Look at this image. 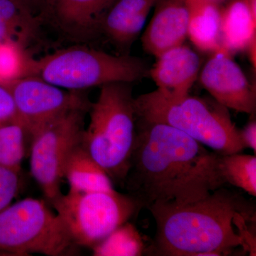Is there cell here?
I'll list each match as a JSON object with an SVG mask.
<instances>
[{
	"label": "cell",
	"mask_w": 256,
	"mask_h": 256,
	"mask_svg": "<svg viewBox=\"0 0 256 256\" xmlns=\"http://www.w3.org/2000/svg\"><path fill=\"white\" fill-rule=\"evenodd\" d=\"M256 30V16L246 0H232L222 9V48L230 54L247 50Z\"/></svg>",
	"instance_id": "cell-16"
},
{
	"label": "cell",
	"mask_w": 256,
	"mask_h": 256,
	"mask_svg": "<svg viewBox=\"0 0 256 256\" xmlns=\"http://www.w3.org/2000/svg\"><path fill=\"white\" fill-rule=\"evenodd\" d=\"M26 138L28 134L22 124L0 127V165L21 170Z\"/></svg>",
	"instance_id": "cell-22"
},
{
	"label": "cell",
	"mask_w": 256,
	"mask_h": 256,
	"mask_svg": "<svg viewBox=\"0 0 256 256\" xmlns=\"http://www.w3.org/2000/svg\"><path fill=\"white\" fill-rule=\"evenodd\" d=\"M226 185L220 154L176 128L137 120L124 186L140 208L192 203Z\"/></svg>",
	"instance_id": "cell-1"
},
{
	"label": "cell",
	"mask_w": 256,
	"mask_h": 256,
	"mask_svg": "<svg viewBox=\"0 0 256 256\" xmlns=\"http://www.w3.org/2000/svg\"><path fill=\"white\" fill-rule=\"evenodd\" d=\"M90 106L66 112L31 138L32 174L50 203L62 194L66 164L82 142L86 116Z\"/></svg>",
	"instance_id": "cell-8"
},
{
	"label": "cell",
	"mask_w": 256,
	"mask_h": 256,
	"mask_svg": "<svg viewBox=\"0 0 256 256\" xmlns=\"http://www.w3.org/2000/svg\"><path fill=\"white\" fill-rule=\"evenodd\" d=\"M186 0H158L156 10L142 38L144 50L156 58L181 46L188 37Z\"/></svg>",
	"instance_id": "cell-12"
},
{
	"label": "cell",
	"mask_w": 256,
	"mask_h": 256,
	"mask_svg": "<svg viewBox=\"0 0 256 256\" xmlns=\"http://www.w3.org/2000/svg\"><path fill=\"white\" fill-rule=\"evenodd\" d=\"M88 112L90 122L84 132L82 146L112 182L124 186L137 136L132 84L102 86Z\"/></svg>",
	"instance_id": "cell-3"
},
{
	"label": "cell",
	"mask_w": 256,
	"mask_h": 256,
	"mask_svg": "<svg viewBox=\"0 0 256 256\" xmlns=\"http://www.w3.org/2000/svg\"><path fill=\"white\" fill-rule=\"evenodd\" d=\"M212 1L216 2H217L220 1V0H212Z\"/></svg>",
	"instance_id": "cell-29"
},
{
	"label": "cell",
	"mask_w": 256,
	"mask_h": 256,
	"mask_svg": "<svg viewBox=\"0 0 256 256\" xmlns=\"http://www.w3.org/2000/svg\"><path fill=\"white\" fill-rule=\"evenodd\" d=\"M92 250L96 256H142L144 240L136 227L128 222L92 248Z\"/></svg>",
	"instance_id": "cell-19"
},
{
	"label": "cell",
	"mask_w": 256,
	"mask_h": 256,
	"mask_svg": "<svg viewBox=\"0 0 256 256\" xmlns=\"http://www.w3.org/2000/svg\"><path fill=\"white\" fill-rule=\"evenodd\" d=\"M72 240L78 246L94 248L141 210L129 194L112 192L69 190L52 202Z\"/></svg>",
	"instance_id": "cell-7"
},
{
	"label": "cell",
	"mask_w": 256,
	"mask_h": 256,
	"mask_svg": "<svg viewBox=\"0 0 256 256\" xmlns=\"http://www.w3.org/2000/svg\"><path fill=\"white\" fill-rule=\"evenodd\" d=\"M222 169L227 184L256 196V156L242 153L222 156Z\"/></svg>",
	"instance_id": "cell-20"
},
{
	"label": "cell",
	"mask_w": 256,
	"mask_h": 256,
	"mask_svg": "<svg viewBox=\"0 0 256 256\" xmlns=\"http://www.w3.org/2000/svg\"><path fill=\"white\" fill-rule=\"evenodd\" d=\"M188 37L198 50L214 53L222 48V9L212 0H186Z\"/></svg>",
	"instance_id": "cell-15"
},
{
	"label": "cell",
	"mask_w": 256,
	"mask_h": 256,
	"mask_svg": "<svg viewBox=\"0 0 256 256\" xmlns=\"http://www.w3.org/2000/svg\"><path fill=\"white\" fill-rule=\"evenodd\" d=\"M42 24L23 0H0V43L12 40L26 47L38 36Z\"/></svg>",
	"instance_id": "cell-18"
},
{
	"label": "cell",
	"mask_w": 256,
	"mask_h": 256,
	"mask_svg": "<svg viewBox=\"0 0 256 256\" xmlns=\"http://www.w3.org/2000/svg\"><path fill=\"white\" fill-rule=\"evenodd\" d=\"M134 107L137 120L176 128L220 156L245 150L228 109L214 99L173 97L156 90L134 98Z\"/></svg>",
	"instance_id": "cell-4"
},
{
	"label": "cell",
	"mask_w": 256,
	"mask_h": 256,
	"mask_svg": "<svg viewBox=\"0 0 256 256\" xmlns=\"http://www.w3.org/2000/svg\"><path fill=\"white\" fill-rule=\"evenodd\" d=\"M248 4L250 6L252 14L256 16V0H246Z\"/></svg>",
	"instance_id": "cell-28"
},
{
	"label": "cell",
	"mask_w": 256,
	"mask_h": 256,
	"mask_svg": "<svg viewBox=\"0 0 256 256\" xmlns=\"http://www.w3.org/2000/svg\"><path fill=\"white\" fill-rule=\"evenodd\" d=\"M116 0H46L40 15L66 38L77 43L100 35L102 18Z\"/></svg>",
	"instance_id": "cell-11"
},
{
	"label": "cell",
	"mask_w": 256,
	"mask_h": 256,
	"mask_svg": "<svg viewBox=\"0 0 256 256\" xmlns=\"http://www.w3.org/2000/svg\"><path fill=\"white\" fill-rule=\"evenodd\" d=\"M77 246L57 214L42 200L28 198L0 213V254L70 255Z\"/></svg>",
	"instance_id": "cell-6"
},
{
	"label": "cell",
	"mask_w": 256,
	"mask_h": 256,
	"mask_svg": "<svg viewBox=\"0 0 256 256\" xmlns=\"http://www.w3.org/2000/svg\"><path fill=\"white\" fill-rule=\"evenodd\" d=\"M200 56L184 44L166 50L156 58L149 76L165 95L180 97L190 94L201 69Z\"/></svg>",
	"instance_id": "cell-13"
},
{
	"label": "cell",
	"mask_w": 256,
	"mask_h": 256,
	"mask_svg": "<svg viewBox=\"0 0 256 256\" xmlns=\"http://www.w3.org/2000/svg\"><path fill=\"white\" fill-rule=\"evenodd\" d=\"M32 60L21 44L12 40L0 43V84L6 86L30 76Z\"/></svg>",
	"instance_id": "cell-21"
},
{
	"label": "cell",
	"mask_w": 256,
	"mask_h": 256,
	"mask_svg": "<svg viewBox=\"0 0 256 256\" xmlns=\"http://www.w3.org/2000/svg\"><path fill=\"white\" fill-rule=\"evenodd\" d=\"M240 139H242L244 148H249L256 152V120H252L240 130Z\"/></svg>",
	"instance_id": "cell-25"
},
{
	"label": "cell",
	"mask_w": 256,
	"mask_h": 256,
	"mask_svg": "<svg viewBox=\"0 0 256 256\" xmlns=\"http://www.w3.org/2000/svg\"><path fill=\"white\" fill-rule=\"evenodd\" d=\"M64 178L70 190L80 192L114 191L110 176L90 156L82 144L72 152L66 164Z\"/></svg>",
	"instance_id": "cell-17"
},
{
	"label": "cell",
	"mask_w": 256,
	"mask_h": 256,
	"mask_svg": "<svg viewBox=\"0 0 256 256\" xmlns=\"http://www.w3.org/2000/svg\"><path fill=\"white\" fill-rule=\"evenodd\" d=\"M26 4L30 6L34 12L40 18L44 5L46 0H23Z\"/></svg>",
	"instance_id": "cell-26"
},
{
	"label": "cell",
	"mask_w": 256,
	"mask_h": 256,
	"mask_svg": "<svg viewBox=\"0 0 256 256\" xmlns=\"http://www.w3.org/2000/svg\"><path fill=\"white\" fill-rule=\"evenodd\" d=\"M20 170L0 165V213L11 205L18 192Z\"/></svg>",
	"instance_id": "cell-23"
},
{
	"label": "cell",
	"mask_w": 256,
	"mask_h": 256,
	"mask_svg": "<svg viewBox=\"0 0 256 256\" xmlns=\"http://www.w3.org/2000/svg\"><path fill=\"white\" fill-rule=\"evenodd\" d=\"M256 40H254V41L250 44L248 47L247 50L248 53L249 58H250V62H252V66L254 67V69H256Z\"/></svg>",
	"instance_id": "cell-27"
},
{
	"label": "cell",
	"mask_w": 256,
	"mask_h": 256,
	"mask_svg": "<svg viewBox=\"0 0 256 256\" xmlns=\"http://www.w3.org/2000/svg\"><path fill=\"white\" fill-rule=\"evenodd\" d=\"M148 210L156 223L153 255L225 256L239 246L250 252L255 248L256 206L225 188L192 203Z\"/></svg>",
	"instance_id": "cell-2"
},
{
	"label": "cell",
	"mask_w": 256,
	"mask_h": 256,
	"mask_svg": "<svg viewBox=\"0 0 256 256\" xmlns=\"http://www.w3.org/2000/svg\"><path fill=\"white\" fill-rule=\"evenodd\" d=\"M6 86L28 138L66 112L92 105L79 92L60 88L37 77L20 79Z\"/></svg>",
	"instance_id": "cell-9"
},
{
	"label": "cell",
	"mask_w": 256,
	"mask_h": 256,
	"mask_svg": "<svg viewBox=\"0 0 256 256\" xmlns=\"http://www.w3.org/2000/svg\"><path fill=\"white\" fill-rule=\"evenodd\" d=\"M14 124H21L14 98L9 88L0 84V127Z\"/></svg>",
	"instance_id": "cell-24"
},
{
	"label": "cell",
	"mask_w": 256,
	"mask_h": 256,
	"mask_svg": "<svg viewBox=\"0 0 256 256\" xmlns=\"http://www.w3.org/2000/svg\"><path fill=\"white\" fill-rule=\"evenodd\" d=\"M200 82L213 99L228 110L255 114V88L232 58V54L223 48L214 52L204 66Z\"/></svg>",
	"instance_id": "cell-10"
},
{
	"label": "cell",
	"mask_w": 256,
	"mask_h": 256,
	"mask_svg": "<svg viewBox=\"0 0 256 256\" xmlns=\"http://www.w3.org/2000/svg\"><path fill=\"white\" fill-rule=\"evenodd\" d=\"M158 0H116L101 22L100 34L121 50L130 48Z\"/></svg>",
	"instance_id": "cell-14"
},
{
	"label": "cell",
	"mask_w": 256,
	"mask_h": 256,
	"mask_svg": "<svg viewBox=\"0 0 256 256\" xmlns=\"http://www.w3.org/2000/svg\"><path fill=\"white\" fill-rule=\"evenodd\" d=\"M144 60L75 46L32 60L31 75L65 90L80 92L112 82H140L149 76Z\"/></svg>",
	"instance_id": "cell-5"
}]
</instances>
